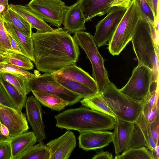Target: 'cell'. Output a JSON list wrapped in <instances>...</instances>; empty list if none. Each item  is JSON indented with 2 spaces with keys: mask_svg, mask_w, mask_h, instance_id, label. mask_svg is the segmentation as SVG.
<instances>
[{
  "mask_svg": "<svg viewBox=\"0 0 159 159\" xmlns=\"http://www.w3.org/2000/svg\"><path fill=\"white\" fill-rule=\"evenodd\" d=\"M34 63L39 71L54 73L76 64L79 46L66 31L59 28L50 32L32 33Z\"/></svg>",
  "mask_w": 159,
  "mask_h": 159,
  "instance_id": "6da1fadb",
  "label": "cell"
},
{
  "mask_svg": "<svg viewBox=\"0 0 159 159\" xmlns=\"http://www.w3.org/2000/svg\"><path fill=\"white\" fill-rule=\"evenodd\" d=\"M56 126L80 133L114 129L116 118L87 107L67 109L56 115Z\"/></svg>",
  "mask_w": 159,
  "mask_h": 159,
  "instance_id": "7a4b0ae2",
  "label": "cell"
},
{
  "mask_svg": "<svg viewBox=\"0 0 159 159\" xmlns=\"http://www.w3.org/2000/svg\"><path fill=\"white\" fill-rule=\"evenodd\" d=\"M138 64L152 70L153 82L159 79V51L153 41L149 22L141 16L131 40Z\"/></svg>",
  "mask_w": 159,
  "mask_h": 159,
  "instance_id": "3957f363",
  "label": "cell"
},
{
  "mask_svg": "<svg viewBox=\"0 0 159 159\" xmlns=\"http://www.w3.org/2000/svg\"><path fill=\"white\" fill-rule=\"evenodd\" d=\"M101 93L116 118L134 123L142 112L144 100H137L126 95L111 82Z\"/></svg>",
  "mask_w": 159,
  "mask_h": 159,
  "instance_id": "277c9868",
  "label": "cell"
},
{
  "mask_svg": "<svg viewBox=\"0 0 159 159\" xmlns=\"http://www.w3.org/2000/svg\"><path fill=\"white\" fill-rule=\"evenodd\" d=\"M142 16L138 0H132L113 35L108 48L113 56L118 55L130 41Z\"/></svg>",
  "mask_w": 159,
  "mask_h": 159,
  "instance_id": "5b68a950",
  "label": "cell"
},
{
  "mask_svg": "<svg viewBox=\"0 0 159 159\" xmlns=\"http://www.w3.org/2000/svg\"><path fill=\"white\" fill-rule=\"evenodd\" d=\"M77 45L85 52L92 67V76L98 87V93L102 92L110 82L104 65L105 60L99 52L93 39L89 33L80 31L73 37Z\"/></svg>",
  "mask_w": 159,
  "mask_h": 159,
  "instance_id": "8992f818",
  "label": "cell"
},
{
  "mask_svg": "<svg viewBox=\"0 0 159 159\" xmlns=\"http://www.w3.org/2000/svg\"><path fill=\"white\" fill-rule=\"evenodd\" d=\"M33 91L43 92L57 95L67 101L69 106L73 105L83 98L80 95L61 85L52 73H45L29 79L28 92L29 93Z\"/></svg>",
  "mask_w": 159,
  "mask_h": 159,
  "instance_id": "52a82bcc",
  "label": "cell"
},
{
  "mask_svg": "<svg viewBox=\"0 0 159 159\" xmlns=\"http://www.w3.org/2000/svg\"><path fill=\"white\" fill-rule=\"evenodd\" d=\"M152 82L151 70L146 66L138 64L127 84L119 90L134 99L142 101L150 93Z\"/></svg>",
  "mask_w": 159,
  "mask_h": 159,
  "instance_id": "ba28073f",
  "label": "cell"
},
{
  "mask_svg": "<svg viewBox=\"0 0 159 159\" xmlns=\"http://www.w3.org/2000/svg\"><path fill=\"white\" fill-rule=\"evenodd\" d=\"M51 25L60 28L69 8L61 0H31L26 6Z\"/></svg>",
  "mask_w": 159,
  "mask_h": 159,
  "instance_id": "9c48e42d",
  "label": "cell"
},
{
  "mask_svg": "<svg viewBox=\"0 0 159 159\" xmlns=\"http://www.w3.org/2000/svg\"><path fill=\"white\" fill-rule=\"evenodd\" d=\"M127 8L112 7L110 12L96 25L94 42L98 48L107 45L113 35Z\"/></svg>",
  "mask_w": 159,
  "mask_h": 159,
  "instance_id": "30bf717a",
  "label": "cell"
},
{
  "mask_svg": "<svg viewBox=\"0 0 159 159\" xmlns=\"http://www.w3.org/2000/svg\"><path fill=\"white\" fill-rule=\"evenodd\" d=\"M0 120L7 127L10 139L29 129L25 115L21 111L9 107H0Z\"/></svg>",
  "mask_w": 159,
  "mask_h": 159,
  "instance_id": "8fae6325",
  "label": "cell"
},
{
  "mask_svg": "<svg viewBox=\"0 0 159 159\" xmlns=\"http://www.w3.org/2000/svg\"><path fill=\"white\" fill-rule=\"evenodd\" d=\"M156 146L152 136L150 123L147 120L142 112L137 120L134 123L129 149L145 147L152 152Z\"/></svg>",
  "mask_w": 159,
  "mask_h": 159,
  "instance_id": "7c38bea8",
  "label": "cell"
},
{
  "mask_svg": "<svg viewBox=\"0 0 159 159\" xmlns=\"http://www.w3.org/2000/svg\"><path fill=\"white\" fill-rule=\"evenodd\" d=\"M25 106L27 120L37 138V141H42L45 139L46 135L40 103L32 95L27 98Z\"/></svg>",
  "mask_w": 159,
  "mask_h": 159,
  "instance_id": "4fadbf2b",
  "label": "cell"
},
{
  "mask_svg": "<svg viewBox=\"0 0 159 159\" xmlns=\"http://www.w3.org/2000/svg\"><path fill=\"white\" fill-rule=\"evenodd\" d=\"M46 145L50 152V159H68L76 146V140L74 133L68 130Z\"/></svg>",
  "mask_w": 159,
  "mask_h": 159,
  "instance_id": "5bb4252c",
  "label": "cell"
},
{
  "mask_svg": "<svg viewBox=\"0 0 159 159\" xmlns=\"http://www.w3.org/2000/svg\"><path fill=\"white\" fill-rule=\"evenodd\" d=\"M113 132L105 130L88 131L80 133L79 147L85 151L100 149L112 142Z\"/></svg>",
  "mask_w": 159,
  "mask_h": 159,
  "instance_id": "9a60e30c",
  "label": "cell"
},
{
  "mask_svg": "<svg viewBox=\"0 0 159 159\" xmlns=\"http://www.w3.org/2000/svg\"><path fill=\"white\" fill-rule=\"evenodd\" d=\"M134 124L116 118L112 142L116 155L129 149Z\"/></svg>",
  "mask_w": 159,
  "mask_h": 159,
  "instance_id": "2e32d148",
  "label": "cell"
},
{
  "mask_svg": "<svg viewBox=\"0 0 159 159\" xmlns=\"http://www.w3.org/2000/svg\"><path fill=\"white\" fill-rule=\"evenodd\" d=\"M52 74L61 78L81 83L98 93L97 84L93 78L76 64L67 66Z\"/></svg>",
  "mask_w": 159,
  "mask_h": 159,
  "instance_id": "e0dca14e",
  "label": "cell"
},
{
  "mask_svg": "<svg viewBox=\"0 0 159 159\" xmlns=\"http://www.w3.org/2000/svg\"><path fill=\"white\" fill-rule=\"evenodd\" d=\"M112 0H77L76 3L80 7L86 22L97 16L108 14L111 8Z\"/></svg>",
  "mask_w": 159,
  "mask_h": 159,
  "instance_id": "ac0fdd59",
  "label": "cell"
},
{
  "mask_svg": "<svg viewBox=\"0 0 159 159\" xmlns=\"http://www.w3.org/2000/svg\"><path fill=\"white\" fill-rule=\"evenodd\" d=\"M85 19L80 6L76 3L69 7L63 24L64 29L69 34L75 33L86 30Z\"/></svg>",
  "mask_w": 159,
  "mask_h": 159,
  "instance_id": "d6986e66",
  "label": "cell"
},
{
  "mask_svg": "<svg viewBox=\"0 0 159 159\" xmlns=\"http://www.w3.org/2000/svg\"><path fill=\"white\" fill-rule=\"evenodd\" d=\"M8 7L23 17L31 25L32 28L37 30V32H50L55 30L49 25L40 17L31 11L26 6L10 4H8Z\"/></svg>",
  "mask_w": 159,
  "mask_h": 159,
  "instance_id": "ffe728a7",
  "label": "cell"
},
{
  "mask_svg": "<svg viewBox=\"0 0 159 159\" xmlns=\"http://www.w3.org/2000/svg\"><path fill=\"white\" fill-rule=\"evenodd\" d=\"M3 23L6 30L19 45L23 54L34 62L35 60L31 37L26 36L10 23L4 21Z\"/></svg>",
  "mask_w": 159,
  "mask_h": 159,
  "instance_id": "44dd1931",
  "label": "cell"
},
{
  "mask_svg": "<svg viewBox=\"0 0 159 159\" xmlns=\"http://www.w3.org/2000/svg\"><path fill=\"white\" fill-rule=\"evenodd\" d=\"M37 141V138L33 131L25 132L10 140L12 151V159H16Z\"/></svg>",
  "mask_w": 159,
  "mask_h": 159,
  "instance_id": "7402d4cb",
  "label": "cell"
},
{
  "mask_svg": "<svg viewBox=\"0 0 159 159\" xmlns=\"http://www.w3.org/2000/svg\"><path fill=\"white\" fill-rule=\"evenodd\" d=\"M2 16L4 21L11 24L26 36L31 37L32 32L31 25L18 13L7 7Z\"/></svg>",
  "mask_w": 159,
  "mask_h": 159,
  "instance_id": "603a6c76",
  "label": "cell"
},
{
  "mask_svg": "<svg viewBox=\"0 0 159 159\" xmlns=\"http://www.w3.org/2000/svg\"><path fill=\"white\" fill-rule=\"evenodd\" d=\"M31 92L40 103L52 110L60 111L69 106L67 101L55 95L41 91Z\"/></svg>",
  "mask_w": 159,
  "mask_h": 159,
  "instance_id": "cb8c5ba5",
  "label": "cell"
},
{
  "mask_svg": "<svg viewBox=\"0 0 159 159\" xmlns=\"http://www.w3.org/2000/svg\"><path fill=\"white\" fill-rule=\"evenodd\" d=\"M83 98L80 101L83 106L116 118L115 115L103 99L101 93Z\"/></svg>",
  "mask_w": 159,
  "mask_h": 159,
  "instance_id": "d4e9b609",
  "label": "cell"
},
{
  "mask_svg": "<svg viewBox=\"0 0 159 159\" xmlns=\"http://www.w3.org/2000/svg\"><path fill=\"white\" fill-rule=\"evenodd\" d=\"M53 75L61 85L68 90L80 95L83 98L91 96L98 93L81 83Z\"/></svg>",
  "mask_w": 159,
  "mask_h": 159,
  "instance_id": "484cf974",
  "label": "cell"
},
{
  "mask_svg": "<svg viewBox=\"0 0 159 159\" xmlns=\"http://www.w3.org/2000/svg\"><path fill=\"white\" fill-rule=\"evenodd\" d=\"M50 152L43 141L30 147L16 159H50Z\"/></svg>",
  "mask_w": 159,
  "mask_h": 159,
  "instance_id": "4316f807",
  "label": "cell"
},
{
  "mask_svg": "<svg viewBox=\"0 0 159 159\" xmlns=\"http://www.w3.org/2000/svg\"><path fill=\"white\" fill-rule=\"evenodd\" d=\"M0 83L6 90L15 108L22 111L25 106L27 96L20 93L15 87L3 79L0 75Z\"/></svg>",
  "mask_w": 159,
  "mask_h": 159,
  "instance_id": "83f0119b",
  "label": "cell"
},
{
  "mask_svg": "<svg viewBox=\"0 0 159 159\" xmlns=\"http://www.w3.org/2000/svg\"><path fill=\"white\" fill-rule=\"evenodd\" d=\"M5 80L15 87L20 93L26 96L28 92L29 79L26 77L16 73H0Z\"/></svg>",
  "mask_w": 159,
  "mask_h": 159,
  "instance_id": "f1b7e54d",
  "label": "cell"
},
{
  "mask_svg": "<svg viewBox=\"0 0 159 159\" xmlns=\"http://www.w3.org/2000/svg\"><path fill=\"white\" fill-rule=\"evenodd\" d=\"M114 158L155 159L152 152L145 147L138 148H130L123 152L121 155H117Z\"/></svg>",
  "mask_w": 159,
  "mask_h": 159,
  "instance_id": "f546056e",
  "label": "cell"
},
{
  "mask_svg": "<svg viewBox=\"0 0 159 159\" xmlns=\"http://www.w3.org/2000/svg\"><path fill=\"white\" fill-rule=\"evenodd\" d=\"M8 63L25 70L33 69L34 66L32 61L25 55L14 52L11 53Z\"/></svg>",
  "mask_w": 159,
  "mask_h": 159,
  "instance_id": "4dcf8cb0",
  "label": "cell"
},
{
  "mask_svg": "<svg viewBox=\"0 0 159 159\" xmlns=\"http://www.w3.org/2000/svg\"><path fill=\"white\" fill-rule=\"evenodd\" d=\"M3 22L2 14H0V52L9 53L15 52L11 48Z\"/></svg>",
  "mask_w": 159,
  "mask_h": 159,
  "instance_id": "1f68e13d",
  "label": "cell"
},
{
  "mask_svg": "<svg viewBox=\"0 0 159 159\" xmlns=\"http://www.w3.org/2000/svg\"><path fill=\"white\" fill-rule=\"evenodd\" d=\"M2 73L18 74L26 77L29 79H32L36 75L8 63H0V73Z\"/></svg>",
  "mask_w": 159,
  "mask_h": 159,
  "instance_id": "d6a6232c",
  "label": "cell"
},
{
  "mask_svg": "<svg viewBox=\"0 0 159 159\" xmlns=\"http://www.w3.org/2000/svg\"><path fill=\"white\" fill-rule=\"evenodd\" d=\"M139 6L142 17L148 21L154 23V18L152 12L145 0H138Z\"/></svg>",
  "mask_w": 159,
  "mask_h": 159,
  "instance_id": "836d02e7",
  "label": "cell"
},
{
  "mask_svg": "<svg viewBox=\"0 0 159 159\" xmlns=\"http://www.w3.org/2000/svg\"><path fill=\"white\" fill-rule=\"evenodd\" d=\"M0 159H12L10 140L0 142Z\"/></svg>",
  "mask_w": 159,
  "mask_h": 159,
  "instance_id": "e575fe53",
  "label": "cell"
},
{
  "mask_svg": "<svg viewBox=\"0 0 159 159\" xmlns=\"http://www.w3.org/2000/svg\"><path fill=\"white\" fill-rule=\"evenodd\" d=\"M0 104L3 106L15 109L5 88L0 83Z\"/></svg>",
  "mask_w": 159,
  "mask_h": 159,
  "instance_id": "d590c367",
  "label": "cell"
},
{
  "mask_svg": "<svg viewBox=\"0 0 159 159\" xmlns=\"http://www.w3.org/2000/svg\"><path fill=\"white\" fill-rule=\"evenodd\" d=\"M151 8L154 18V25L159 23L158 0H145Z\"/></svg>",
  "mask_w": 159,
  "mask_h": 159,
  "instance_id": "8d00e7d4",
  "label": "cell"
},
{
  "mask_svg": "<svg viewBox=\"0 0 159 159\" xmlns=\"http://www.w3.org/2000/svg\"><path fill=\"white\" fill-rule=\"evenodd\" d=\"M150 129L152 137L156 144L158 142L159 119L158 116L153 121L150 123Z\"/></svg>",
  "mask_w": 159,
  "mask_h": 159,
  "instance_id": "74e56055",
  "label": "cell"
},
{
  "mask_svg": "<svg viewBox=\"0 0 159 159\" xmlns=\"http://www.w3.org/2000/svg\"><path fill=\"white\" fill-rule=\"evenodd\" d=\"M132 0H112L111 8L114 7L127 8Z\"/></svg>",
  "mask_w": 159,
  "mask_h": 159,
  "instance_id": "f35d334b",
  "label": "cell"
},
{
  "mask_svg": "<svg viewBox=\"0 0 159 159\" xmlns=\"http://www.w3.org/2000/svg\"><path fill=\"white\" fill-rule=\"evenodd\" d=\"M113 156L111 153L108 151H104L101 150L94 155L92 157V159H112Z\"/></svg>",
  "mask_w": 159,
  "mask_h": 159,
  "instance_id": "ab89813d",
  "label": "cell"
},
{
  "mask_svg": "<svg viewBox=\"0 0 159 159\" xmlns=\"http://www.w3.org/2000/svg\"><path fill=\"white\" fill-rule=\"evenodd\" d=\"M7 33L9 38L11 48L14 52L23 55L19 45L10 34L7 32Z\"/></svg>",
  "mask_w": 159,
  "mask_h": 159,
  "instance_id": "60d3db41",
  "label": "cell"
},
{
  "mask_svg": "<svg viewBox=\"0 0 159 159\" xmlns=\"http://www.w3.org/2000/svg\"><path fill=\"white\" fill-rule=\"evenodd\" d=\"M11 54L0 52V63H9L8 60Z\"/></svg>",
  "mask_w": 159,
  "mask_h": 159,
  "instance_id": "b9f144b4",
  "label": "cell"
},
{
  "mask_svg": "<svg viewBox=\"0 0 159 159\" xmlns=\"http://www.w3.org/2000/svg\"><path fill=\"white\" fill-rule=\"evenodd\" d=\"M1 131L3 135L10 138L9 137V132L8 129L6 126L2 124H1Z\"/></svg>",
  "mask_w": 159,
  "mask_h": 159,
  "instance_id": "7bdbcfd3",
  "label": "cell"
},
{
  "mask_svg": "<svg viewBox=\"0 0 159 159\" xmlns=\"http://www.w3.org/2000/svg\"><path fill=\"white\" fill-rule=\"evenodd\" d=\"M152 152L153 153L155 159H159L158 142L156 143V147Z\"/></svg>",
  "mask_w": 159,
  "mask_h": 159,
  "instance_id": "ee69618b",
  "label": "cell"
},
{
  "mask_svg": "<svg viewBox=\"0 0 159 159\" xmlns=\"http://www.w3.org/2000/svg\"><path fill=\"white\" fill-rule=\"evenodd\" d=\"M1 123L0 120V142L6 140H9L10 139L8 137L3 135L1 131Z\"/></svg>",
  "mask_w": 159,
  "mask_h": 159,
  "instance_id": "f6af8a7d",
  "label": "cell"
},
{
  "mask_svg": "<svg viewBox=\"0 0 159 159\" xmlns=\"http://www.w3.org/2000/svg\"><path fill=\"white\" fill-rule=\"evenodd\" d=\"M7 8L4 5L0 4V14H2Z\"/></svg>",
  "mask_w": 159,
  "mask_h": 159,
  "instance_id": "bcb514c9",
  "label": "cell"
},
{
  "mask_svg": "<svg viewBox=\"0 0 159 159\" xmlns=\"http://www.w3.org/2000/svg\"><path fill=\"white\" fill-rule=\"evenodd\" d=\"M8 0H0V4H2L5 6L7 7L8 6Z\"/></svg>",
  "mask_w": 159,
  "mask_h": 159,
  "instance_id": "7dc6e473",
  "label": "cell"
},
{
  "mask_svg": "<svg viewBox=\"0 0 159 159\" xmlns=\"http://www.w3.org/2000/svg\"><path fill=\"white\" fill-rule=\"evenodd\" d=\"M3 106L0 104V107Z\"/></svg>",
  "mask_w": 159,
  "mask_h": 159,
  "instance_id": "c3c4849f",
  "label": "cell"
}]
</instances>
